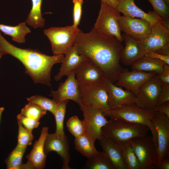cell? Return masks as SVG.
Returning <instances> with one entry per match:
<instances>
[{
  "instance_id": "obj_1",
  "label": "cell",
  "mask_w": 169,
  "mask_h": 169,
  "mask_svg": "<svg viewBox=\"0 0 169 169\" xmlns=\"http://www.w3.org/2000/svg\"><path fill=\"white\" fill-rule=\"evenodd\" d=\"M74 45L79 53L98 68L105 78L116 81L123 69L120 59L124 47L116 38L102 36L93 28L88 33L80 30Z\"/></svg>"
},
{
  "instance_id": "obj_2",
  "label": "cell",
  "mask_w": 169,
  "mask_h": 169,
  "mask_svg": "<svg viewBox=\"0 0 169 169\" xmlns=\"http://www.w3.org/2000/svg\"><path fill=\"white\" fill-rule=\"evenodd\" d=\"M0 53L9 54L19 60L24 66L25 73L33 82L51 86V73L53 66L61 63L64 55L50 56L37 50L22 49L8 41L0 32Z\"/></svg>"
},
{
  "instance_id": "obj_3",
  "label": "cell",
  "mask_w": 169,
  "mask_h": 169,
  "mask_svg": "<svg viewBox=\"0 0 169 169\" xmlns=\"http://www.w3.org/2000/svg\"><path fill=\"white\" fill-rule=\"evenodd\" d=\"M149 130L147 126L131 124L120 119L109 120L102 129L103 135L118 144L146 136Z\"/></svg>"
},
{
  "instance_id": "obj_4",
  "label": "cell",
  "mask_w": 169,
  "mask_h": 169,
  "mask_svg": "<svg viewBox=\"0 0 169 169\" xmlns=\"http://www.w3.org/2000/svg\"><path fill=\"white\" fill-rule=\"evenodd\" d=\"M120 13L116 8L100 1V8L93 28L100 34L114 37L120 42L123 41L119 19Z\"/></svg>"
},
{
  "instance_id": "obj_5",
  "label": "cell",
  "mask_w": 169,
  "mask_h": 169,
  "mask_svg": "<svg viewBox=\"0 0 169 169\" xmlns=\"http://www.w3.org/2000/svg\"><path fill=\"white\" fill-rule=\"evenodd\" d=\"M148 126L152 134L159 163L169 154V118L163 113L154 111Z\"/></svg>"
},
{
  "instance_id": "obj_6",
  "label": "cell",
  "mask_w": 169,
  "mask_h": 169,
  "mask_svg": "<svg viewBox=\"0 0 169 169\" xmlns=\"http://www.w3.org/2000/svg\"><path fill=\"white\" fill-rule=\"evenodd\" d=\"M105 116L111 120L120 119L133 124L148 126L154 115V111L145 109L136 103L124 105L103 111Z\"/></svg>"
},
{
  "instance_id": "obj_7",
  "label": "cell",
  "mask_w": 169,
  "mask_h": 169,
  "mask_svg": "<svg viewBox=\"0 0 169 169\" xmlns=\"http://www.w3.org/2000/svg\"><path fill=\"white\" fill-rule=\"evenodd\" d=\"M80 30L73 25L51 27L44 29V34L49 40L54 55H64L74 45L75 39Z\"/></svg>"
},
{
  "instance_id": "obj_8",
  "label": "cell",
  "mask_w": 169,
  "mask_h": 169,
  "mask_svg": "<svg viewBox=\"0 0 169 169\" xmlns=\"http://www.w3.org/2000/svg\"><path fill=\"white\" fill-rule=\"evenodd\" d=\"M128 141L134 149L141 169L157 168L158 157L151 136L136 137Z\"/></svg>"
},
{
  "instance_id": "obj_9",
  "label": "cell",
  "mask_w": 169,
  "mask_h": 169,
  "mask_svg": "<svg viewBox=\"0 0 169 169\" xmlns=\"http://www.w3.org/2000/svg\"><path fill=\"white\" fill-rule=\"evenodd\" d=\"M83 112L85 133L94 141L103 136L102 128L109 121L101 109L91 105H82L80 107Z\"/></svg>"
},
{
  "instance_id": "obj_10",
  "label": "cell",
  "mask_w": 169,
  "mask_h": 169,
  "mask_svg": "<svg viewBox=\"0 0 169 169\" xmlns=\"http://www.w3.org/2000/svg\"><path fill=\"white\" fill-rule=\"evenodd\" d=\"M162 85L157 74L149 79L140 88L136 104L142 108L154 111L157 105Z\"/></svg>"
},
{
  "instance_id": "obj_11",
  "label": "cell",
  "mask_w": 169,
  "mask_h": 169,
  "mask_svg": "<svg viewBox=\"0 0 169 169\" xmlns=\"http://www.w3.org/2000/svg\"><path fill=\"white\" fill-rule=\"evenodd\" d=\"M141 42L146 51L169 55V29L161 21L153 25L150 33Z\"/></svg>"
},
{
  "instance_id": "obj_12",
  "label": "cell",
  "mask_w": 169,
  "mask_h": 169,
  "mask_svg": "<svg viewBox=\"0 0 169 169\" xmlns=\"http://www.w3.org/2000/svg\"><path fill=\"white\" fill-rule=\"evenodd\" d=\"M82 105H91L103 111L111 108L109 95L105 86L101 83L80 84Z\"/></svg>"
},
{
  "instance_id": "obj_13",
  "label": "cell",
  "mask_w": 169,
  "mask_h": 169,
  "mask_svg": "<svg viewBox=\"0 0 169 169\" xmlns=\"http://www.w3.org/2000/svg\"><path fill=\"white\" fill-rule=\"evenodd\" d=\"M51 95L58 104L66 100H71L80 106L82 103L79 83L73 71L63 82L60 83L56 91L51 90Z\"/></svg>"
},
{
  "instance_id": "obj_14",
  "label": "cell",
  "mask_w": 169,
  "mask_h": 169,
  "mask_svg": "<svg viewBox=\"0 0 169 169\" xmlns=\"http://www.w3.org/2000/svg\"><path fill=\"white\" fill-rule=\"evenodd\" d=\"M119 23L121 31L138 41H142L150 33L153 25L140 18L120 16Z\"/></svg>"
},
{
  "instance_id": "obj_15",
  "label": "cell",
  "mask_w": 169,
  "mask_h": 169,
  "mask_svg": "<svg viewBox=\"0 0 169 169\" xmlns=\"http://www.w3.org/2000/svg\"><path fill=\"white\" fill-rule=\"evenodd\" d=\"M56 152L63 161L62 169H71L69 166L70 160L69 145L67 136H58L54 133L48 134L44 144V152L47 156L50 152Z\"/></svg>"
},
{
  "instance_id": "obj_16",
  "label": "cell",
  "mask_w": 169,
  "mask_h": 169,
  "mask_svg": "<svg viewBox=\"0 0 169 169\" xmlns=\"http://www.w3.org/2000/svg\"><path fill=\"white\" fill-rule=\"evenodd\" d=\"M156 74L154 73L134 70L130 71L127 69H123L115 84L131 91L136 96L142 85Z\"/></svg>"
},
{
  "instance_id": "obj_17",
  "label": "cell",
  "mask_w": 169,
  "mask_h": 169,
  "mask_svg": "<svg viewBox=\"0 0 169 169\" xmlns=\"http://www.w3.org/2000/svg\"><path fill=\"white\" fill-rule=\"evenodd\" d=\"M107 91L111 108L125 104L136 103L137 98L131 91L124 90L104 77L101 83Z\"/></svg>"
},
{
  "instance_id": "obj_18",
  "label": "cell",
  "mask_w": 169,
  "mask_h": 169,
  "mask_svg": "<svg viewBox=\"0 0 169 169\" xmlns=\"http://www.w3.org/2000/svg\"><path fill=\"white\" fill-rule=\"evenodd\" d=\"M122 36L125 45L121 52L120 62L125 65H131L144 56L146 51L141 41L136 40L125 33Z\"/></svg>"
},
{
  "instance_id": "obj_19",
  "label": "cell",
  "mask_w": 169,
  "mask_h": 169,
  "mask_svg": "<svg viewBox=\"0 0 169 169\" xmlns=\"http://www.w3.org/2000/svg\"><path fill=\"white\" fill-rule=\"evenodd\" d=\"M116 8L124 16L141 18L148 21L153 25L161 22L162 19L153 11H149L146 13L142 11L136 5L134 0H119Z\"/></svg>"
},
{
  "instance_id": "obj_20",
  "label": "cell",
  "mask_w": 169,
  "mask_h": 169,
  "mask_svg": "<svg viewBox=\"0 0 169 169\" xmlns=\"http://www.w3.org/2000/svg\"><path fill=\"white\" fill-rule=\"evenodd\" d=\"M99 140L102 151L110 160L114 169H128L119 144L103 135Z\"/></svg>"
},
{
  "instance_id": "obj_21",
  "label": "cell",
  "mask_w": 169,
  "mask_h": 169,
  "mask_svg": "<svg viewBox=\"0 0 169 169\" xmlns=\"http://www.w3.org/2000/svg\"><path fill=\"white\" fill-rule=\"evenodd\" d=\"M74 71L76 79L80 84L101 83L104 77L98 68L87 60Z\"/></svg>"
},
{
  "instance_id": "obj_22",
  "label": "cell",
  "mask_w": 169,
  "mask_h": 169,
  "mask_svg": "<svg viewBox=\"0 0 169 169\" xmlns=\"http://www.w3.org/2000/svg\"><path fill=\"white\" fill-rule=\"evenodd\" d=\"M49 128L43 127L39 137L35 141L31 152L26 158L28 161L31 163L34 169H42L45 167L47 156L44 152V144L48 133Z\"/></svg>"
},
{
  "instance_id": "obj_23",
  "label": "cell",
  "mask_w": 169,
  "mask_h": 169,
  "mask_svg": "<svg viewBox=\"0 0 169 169\" xmlns=\"http://www.w3.org/2000/svg\"><path fill=\"white\" fill-rule=\"evenodd\" d=\"M85 60V58L83 55L79 53L74 45L64 55L59 71L54 76V80L59 81L63 76H68Z\"/></svg>"
},
{
  "instance_id": "obj_24",
  "label": "cell",
  "mask_w": 169,
  "mask_h": 169,
  "mask_svg": "<svg viewBox=\"0 0 169 169\" xmlns=\"http://www.w3.org/2000/svg\"><path fill=\"white\" fill-rule=\"evenodd\" d=\"M166 63L159 59L150 58L145 56L137 61L131 65V70L152 72L157 75L163 72Z\"/></svg>"
},
{
  "instance_id": "obj_25",
  "label": "cell",
  "mask_w": 169,
  "mask_h": 169,
  "mask_svg": "<svg viewBox=\"0 0 169 169\" xmlns=\"http://www.w3.org/2000/svg\"><path fill=\"white\" fill-rule=\"evenodd\" d=\"M0 32L4 35L10 36L13 40L19 43L25 42L26 34L31 32L29 28L26 25L25 22L20 23L15 26H11L0 24Z\"/></svg>"
},
{
  "instance_id": "obj_26",
  "label": "cell",
  "mask_w": 169,
  "mask_h": 169,
  "mask_svg": "<svg viewBox=\"0 0 169 169\" xmlns=\"http://www.w3.org/2000/svg\"><path fill=\"white\" fill-rule=\"evenodd\" d=\"M94 141L88 135L84 133L75 137L74 144L76 150L83 156L88 158L98 151Z\"/></svg>"
},
{
  "instance_id": "obj_27",
  "label": "cell",
  "mask_w": 169,
  "mask_h": 169,
  "mask_svg": "<svg viewBox=\"0 0 169 169\" xmlns=\"http://www.w3.org/2000/svg\"><path fill=\"white\" fill-rule=\"evenodd\" d=\"M31 1L32 7L25 22L28 25L34 29L43 28L45 25V20L42 17L41 13L42 0Z\"/></svg>"
},
{
  "instance_id": "obj_28",
  "label": "cell",
  "mask_w": 169,
  "mask_h": 169,
  "mask_svg": "<svg viewBox=\"0 0 169 169\" xmlns=\"http://www.w3.org/2000/svg\"><path fill=\"white\" fill-rule=\"evenodd\" d=\"M83 167L84 169H114L110 160L103 151H98L90 157Z\"/></svg>"
},
{
  "instance_id": "obj_29",
  "label": "cell",
  "mask_w": 169,
  "mask_h": 169,
  "mask_svg": "<svg viewBox=\"0 0 169 169\" xmlns=\"http://www.w3.org/2000/svg\"><path fill=\"white\" fill-rule=\"evenodd\" d=\"M26 148L27 147L17 145L5 160L7 169H24V164L22 160Z\"/></svg>"
},
{
  "instance_id": "obj_30",
  "label": "cell",
  "mask_w": 169,
  "mask_h": 169,
  "mask_svg": "<svg viewBox=\"0 0 169 169\" xmlns=\"http://www.w3.org/2000/svg\"><path fill=\"white\" fill-rule=\"evenodd\" d=\"M119 144L121 146L123 158L128 169H141L139 162L129 142L125 141Z\"/></svg>"
},
{
  "instance_id": "obj_31",
  "label": "cell",
  "mask_w": 169,
  "mask_h": 169,
  "mask_svg": "<svg viewBox=\"0 0 169 169\" xmlns=\"http://www.w3.org/2000/svg\"><path fill=\"white\" fill-rule=\"evenodd\" d=\"M69 100L59 104L54 115L55 119L56 130L55 133L58 136L65 135L64 129V122L67 104Z\"/></svg>"
},
{
  "instance_id": "obj_32",
  "label": "cell",
  "mask_w": 169,
  "mask_h": 169,
  "mask_svg": "<svg viewBox=\"0 0 169 169\" xmlns=\"http://www.w3.org/2000/svg\"><path fill=\"white\" fill-rule=\"evenodd\" d=\"M46 111L37 105L29 102L21 109L20 114L26 117L39 121L46 114Z\"/></svg>"
},
{
  "instance_id": "obj_33",
  "label": "cell",
  "mask_w": 169,
  "mask_h": 169,
  "mask_svg": "<svg viewBox=\"0 0 169 169\" xmlns=\"http://www.w3.org/2000/svg\"><path fill=\"white\" fill-rule=\"evenodd\" d=\"M27 100L28 102L36 104L46 110L50 111L53 115L58 105L53 99L51 100L39 95L28 98Z\"/></svg>"
},
{
  "instance_id": "obj_34",
  "label": "cell",
  "mask_w": 169,
  "mask_h": 169,
  "mask_svg": "<svg viewBox=\"0 0 169 169\" xmlns=\"http://www.w3.org/2000/svg\"><path fill=\"white\" fill-rule=\"evenodd\" d=\"M66 125L69 131L74 137L85 133L83 121L80 120L77 115L70 118L66 122Z\"/></svg>"
},
{
  "instance_id": "obj_35",
  "label": "cell",
  "mask_w": 169,
  "mask_h": 169,
  "mask_svg": "<svg viewBox=\"0 0 169 169\" xmlns=\"http://www.w3.org/2000/svg\"><path fill=\"white\" fill-rule=\"evenodd\" d=\"M18 145L27 147L32 144L34 136L32 131L25 128L19 122H18Z\"/></svg>"
},
{
  "instance_id": "obj_36",
  "label": "cell",
  "mask_w": 169,
  "mask_h": 169,
  "mask_svg": "<svg viewBox=\"0 0 169 169\" xmlns=\"http://www.w3.org/2000/svg\"><path fill=\"white\" fill-rule=\"evenodd\" d=\"M151 4L153 11L163 20H169V8L164 0H147Z\"/></svg>"
},
{
  "instance_id": "obj_37",
  "label": "cell",
  "mask_w": 169,
  "mask_h": 169,
  "mask_svg": "<svg viewBox=\"0 0 169 169\" xmlns=\"http://www.w3.org/2000/svg\"><path fill=\"white\" fill-rule=\"evenodd\" d=\"M73 3V25L77 28L79 24L82 13L83 0H72Z\"/></svg>"
},
{
  "instance_id": "obj_38",
  "label": "cell",
  "mask_w": 169,
  "mask_h": 169,
  "mask_svg": "<svg viewBox=\"0 0 169 169\" xmlns=\"http://www.w3.org/2000/svg\"><path fill=\"white\" fill-rule=\"evenodd\" d=\"M18 122L21 123L26 129L32 131L37 128L40 124L39 121L26 117L20 114L17 116Z\"/></svg>"
},
{
  "instance_id": "obj_39",
  "label": "cell",
  "mask_w": 169,
  "mask_h": 169,
  "mask_svg": "<svg viewBox=\"0 0 169 169\" xmlns=\"http://www.w3.org/2000/svg\"><path fill=\"white\" fill-rule=\"evenodd\" d=\"M168 101H169V84L162 83L161 92L157 106L161 103Z\"/></svg>"
},
{
  "instance_id": "obj_40",
  "label": "cell",
  "mask_w": 169,
  "mask_h": 169,
  "mask_svg": "<svg viewBox=\"0 0 169 169\" xmlns=\"http://www.w3.org/2000/svg\"><path fill=\"white\" fill-rule=\"evenodd\" d=\"M145 56L150 58L160 60L169 65V55H164L152 51H146L145 53Z\"/></svg>"
},
{
  "instance_id": "obj_41",
  "label": "cell",
  "mask_w": 169,
  "mask_h": 169,
  "mask_svg": "<svg viewBox=\"0 0 169 169\" xmlns=\"http://www.w3.org/2000/svg\"><path fill=\"white\" fill-rule=\"evenodd\" d=\"M158 75L163 83L169 84V65L165 64L164 66L163 72Z\"/></svg>"
},
{
  "instance_id": "obj_42",
  "label": "cell",
  "mask_w": 169,
  "mask_h": 169,
  "mask_svg": "<svg viewBox=\"0 0 169 169\" xmlns=\"http://www.w3.org/2000/svg\"><path fill=\"white\" fill-rule=\"evenodd\" d=\"M154 111L163 113L169 118V101L165 102L157 106Z\"/></svg>"
},
{
  "instance_id": "obj_43",
  "label": "cell",
  "mask_w": 169,
  "mask_h": 169,
  "mask_svg": "<svg viewBox=\"0 0 169 169\" xmlns=\"http://www.w3.org/2000/svg\"><path fill=\"white\" fill-rule=\"evenodd\" d=\"M157 169H169V154L161 160L157 167Z\"/></svg>"
},
{
  "instance_id": "obj_44",
  "label": "cell",
  "mask_w": 169,
  "mask_h": 169,
  "mask_svg": "<svg viewBox=\"0 0 169 169\" xmlns=\"http://www.w3.org/2000/svg\"><path fill=\"white\" fill-rule=\"evenodd\" d=\"M101 1L105 3L114 8H116L118 4L119 0H101Z\"/></svg>"
},
{
  "instance_id": "obj_45",
  "label": "cell",
  "mask_w": 169,
  "mask_h": 169,
  "mask_svg": "<svg viewBox=\"0 0 169 169\" xmlns=\"http://www.w3.org/2000/svg\"><path fill=\"white\" fill-rule=\"evenodd\" d=\"M4 110L3 107H0V122L1 119V117L2 114Z\"/></svg>"
},
{
  "instance_id": "obj_46",
  "label": "cell",
  "mask_w": 169,
  "mask_h": 169,
  "mask_svg": "<svg viewBox=\"0 0 169 169\" xmlns=\"http://www.w3.org/2000/svg\"><path fill=\"white\" fill-rule=\"evenodd\" d=\"M164 1L167 4L169 5V0H164Z\"/></svg>"
},
{
  "instance_id": "obj_47",
  "label": "cell",
  "mask_w": 169,
  "mask_h": 169,
  "mask_svg": "<svg viewBox=\"0 0 169 169\" xmlns=\"http://www.w3.org/2000/svg\"><path fill=\"white\" fill-rule=\"evenodd\" d=\"M3 55V54H2L0 53V59L1 58V57H2Z\"/></svg>"
}]
</instances>
